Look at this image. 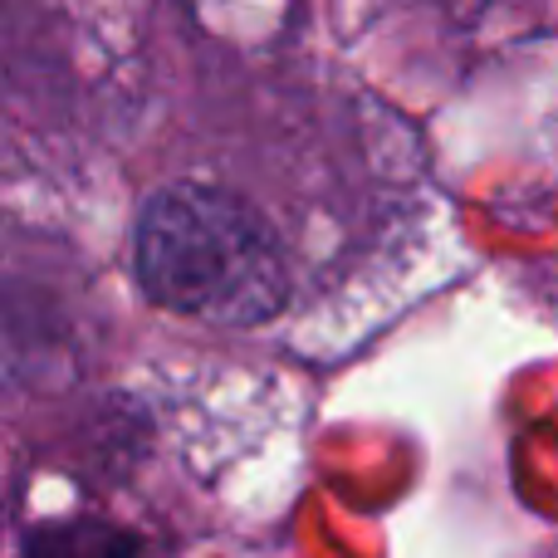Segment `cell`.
<instances>
[{
  "label": "cell",
  "mask_w": 558,
  "mask_h": 558,
  "mask_svg": "<svg viewBox=\"0 0 558 558\" xmlns=\"http://www.w3.org/2000/svg\"><path fill=\"white\" fill-rule=\"evenodd\" d=\"M137 284L153 304L216 328H260L284 308L289 270L275 231L221 186H162L133 231Z\"/></svg>",
  "instance_id": "6da1fadb"
},
{
  "label": "cell",
  "mask_w": 558,
  "mask_h": 558,
  "mask_svg": "<svg viewBox=\"0 0 558 558\" xmlns=\"http://www.w3.org/2000/svg\"><path fill=\"white\" fill-rule=\"evenodd\" d=\"M20 558H137V539L104 520H64L39 524Z\"/></svg>",
  "instance_id": "7a4b0ae2"
}]
</instances>
